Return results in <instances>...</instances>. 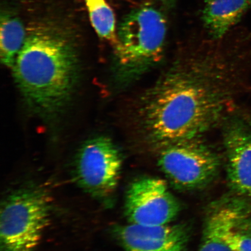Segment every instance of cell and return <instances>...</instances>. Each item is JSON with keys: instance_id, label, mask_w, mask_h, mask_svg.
Returning a JSON list of instances; mask_svg holds the SVG:
<instances>
[{"instance_id": "obj_4", "label": "cell", "mask_w": 251, "mask_h": 251, "mask_svg": "<svg viewBox=\"0 0 251 251\" xmlns=\"http://www.w3.org/2000/svg\"><path fill=\"white\" fill-rule=\"evenodd\" d=\"M51 199L39 188L11 194L1 207L0 251H33L51 219Z\"/></svg>"}, {"instance_id": "obj_2", "label": "cell", "mask_w": 251, "mask_h": 251, "mask_svg": "<svg viewBox=\"0 0 251 251\" xmlns=\"http://www.w3.org/2000/svg\"><path fill=\"white\" fill-rule=\"evenodd\" d=\"M79 57L70 37L50 26L27 34L13 67L16 84L37 114H57L70 101L79 76Z\"/></svg>"}, {"instance_id": "obj_16", "label": "cell", "mask_w": 251, "mask_h": 251, "mask_svg": "<svg viewBox=\"0 0 251 251\" xmlns=\"http://www.w3.org/2000/svg\"><path fill=\"white\" fill-rule=\"evenodd\" d=\"M161 1L166 3H169L171 2L172 0H161Z\"/></svg>"}, {"instance_id": "obj_1", "label": "cell", "mask_w": 251, "mask_h": 251, "mask_svg": "<svg viewBox=\"0 0 251 251\" xmlns=\"http://www.w3.org/2000/svg\"><path fill=\"white\" fill-rule=\"evenodd\" d=\"M237 61L218 48L181 53L131 106V135L153 149L201 137L232 115Z\"/></svg>"}, {"instance_id": "obj_12", "label": "cell", "mask_w": 251, "mask_h": 251, "mask_svg": "<svg viewBox=\"0 0 251 251\" xmlns=\"http://www.w3.org/2000/svg\"><path fill=\"white\" fill-rule=\"evenodd\" d=\"M26 32L17 17L3 14L0 27V57L2 64L12 69L24 45Z\"/></svg>"}, {"instance_id": "obj_10", "label": "cell", "mask_w": 251, "mask_h": 251, "mask_svg": "<svg viewBox=\"0 0 251 251\" xmlns=\"http://www.w3.org/2000/svg\"><path fill=\"white\" fill-rule=\"evenodd\" d=\"M251 7V0H206L202 21L211 39L221 40Z\"/></svg>"}, {"instance_id": "obj_3", "label": "cell", "mask_w": 251, "mask_h": 251, "mask_svg": "<svg viewBox=\"0 0 251 251\" xmlns=\"http://www.w3.org/2000/svg\"><path fill=\"white\" fill-rule=\"evenodd\" d=\"M164 16L144 5L127 14L119 25L117 51L121 70L135 76L161 60L165 43Z\"/></svg>"}, {"instance_id": "obj_13", "label": "cell", "mask_w": 251, "mask_h": 251, "mask_svg": "<svg viewBox=\"0 0 251 251\" xmlns=\"http://www.w3.org/2000/svg\"><path fill=\"white\" fill-rule=\"evenodd\" d=\"M91 23L102 38L117 45L114 12L105 0H85Z\"/></svg>"}, {"instance_id": "obj_14", "label": "cell", "mask_w": 251, "mask_h": 251, "mask_svg": "<svg viewBox=\"0 0 251 251\" xmlns=\"http://www.w3.org/2000/svg\"><path fill=\"white\" fill-rule=\"evenodd\" d=\"M226 243L232 251H251V237L235 231H229Z\"/></svg>"}, {"instance_id": "obj_11", "label": "cell", "mask_w": 251, "mask_h": 251, "mask_svg": "<svg viewBox=\"0 0 251 251\" xmlns=\"http://www.w3.org/2000/svg\"><path fill=\"white\" fill-rule=\"evenodd\" d=\"M240 218L241 213L235 207L215 205L207 216L199 251H232L226 243V237L236 227Z\"/></svg>"}, {"instance_id": "obj_5", "label": "cell", "mask_w": 251, "mask_h": 251, "mask_svg": "<svg viewBox=\"0 0 251 251\" xmlns=\"http://www.w3.org/2000/svg\"><path fill=\"white\" fill-rule=\"evenodd\" d=\"M159 165L175 186L194 189L205 186L218 172L219 160L200 138L178 141L159 151Z\"/></svg>"}, {"instance_id": "obj_7", "label": "cell", "mask_w": 251, "mask_h": 251, "mask_svg": "<svg viewBox=\"0 0 251 251\" xmlns=\"http://www.w3.org/2000/svg\"><path fill=\"white\" fill-rule=\"evenodd\" d=\"M180 206L164 180L141 178L131 184L126 198L125 211L131 224H169L179 213Z\"/></svg>"}, {"instance_id": "obj_15", "label": "cell", "mask_w": 251, "mask_h": 251, "mask_svg": "<svg viewBox=\"0 0 251 251\" xmlns=\"http://www.w3.org/2000/svg\"><path fill=\"white\" fill-rule=\"evenodd\" d=\"M248 124H249L251 131V116L246 119Z\"/></svg>"}, {"instance_id": "obj_6", "label": "cell", "mask_w": 251, "mask_h": 251, "mask_svg": "<svg viewBox=\"0 0 251 251\" xmlns=\"http://www.w3.org/2000/svg\"><path fill=\"white\" fill-rule=\"evenodd\" d=\"M120 152L107 137L93 138L84 144L75 160V180L86 193L97 199L111 196L120 177Z\"/></svg>"}, {"instance_id": "obj_9", "label": "cell", "mask_w": 251, "mask_h": 251, "mask_svg": "<svg viewBox=\"0 0 251 251\" xmlns=\"http://www.w3.org/2000/svg\"><path fill=\"white\" fill-rule=\"evenodd\" d=\"M126 251H186L188 233L179 225L131 224L119 228Z\"/></svg>"}, {"instance_id": "obj_8", "label": "cell", "mask_w": 251, "mask_h": 251, "mask_svg": "<svg viewBox=\"0 0 251 251\" xmlns=\"http://www.w3.org/2000/svg\"><path fill=\"white\" fill-rule=\"evenodd\" d=\"M223 126L229 183L237 193L251 197V131L249 124L246 119L232 115Z\"/></svg>"}]
</instances>
